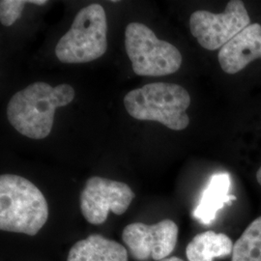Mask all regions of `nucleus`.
<instances>
[{"label": "nucleus", "instance_id": "obj_4", "mask_svg": "<svg viewBox=\"0 0 261 261\" xmlns=\"http://www.w3.org/2000/svg\"><path fill=\"white\" fill-rule=\"evenodd\" d=\"M107 16L100 4L81 10L69 31L58 41L56 57L62 63H88L100 58L108 48Z\"/></svg>", "mask_w": 261, "mask_h": 261}, {"label": "nucleus", "instance_id": "obj_2", "mask_svg": "<svg viewBox=\"0 0 261 261\" xmlns=\"http://www.w3.org/2000/svg\"><path fill=\"white\" fill-rule=\"evenodd\" d=\"M48 219V204L32 182L16 174L0 176V229L35 236Z\"/></svg>", "mask_w": 261, "mask_h": 261}, {"label": "nucleus", "instance_id": "obj_7", "mask_svg": "<svg viewBox=\"0 0 261 261\" xmlns=\"http://www.w3.org/2000/svg\"><path fill=\"white\" fill-rule=\"evenodd\" d=\"M135 193L127 184L108 178L90 177L81 193V211L89 224L99 225L110 212L123 215L129 208Z\"/></svg>", "mask_w": 261, "mask_h": 261}, {"label": "nucleus", "instance_id": "obj_9", "mask_svg": "<svg viewBox=\"0 0 261 261\" xmlns=\"http://www.w3.org/2000/svg\"><path fill=\"white\" fill-rule=\"evenodd\" d=\"M221 68L234 75L255 59H261V25L252 23L224 45L218 55Z\"/></svg>", "mask_w": 261, "mask_h": 261}, {"label": "nucleus", "instance_id": "obj_6", "mask_svg": "<svg viewBox=\"0 0 261 261\" xmlns=\"http://www.w3.org/2000/svg\"><path fill=\"white\" fill-rule=\"evenodd\" d=\"M250 24V16L240 0L229 1L221 14L196 11L190 18L193 36L208 50L221 49Z\"/></svg>", "mask_w": 261, "mask_h": 261}, {"label": "nucleus", "instance_id": "obj_16", "mask_svg": "<svg viewBox=\"0 0 261 261\" xmlns=\"http://www.w3.org/2000/svg\"><path fill=\"white\" fill-rule=\"evenodd\" d=\"M159 261H184L183 259H181V258H179V257H176V256H172V257H168V258H165V259H162V260Z\"/></svg>", "mask_w": 261, "mask_h": 261}, {"label": "nucleus", "instance_id": "obj_14", "mask_svg": "<svg viewBox=\"0 0 261 261\" xmlns=\"http://www.w3.org/2000/svg\"><path fill=\"white\" fill-rule=\"evenodd\" d=\"M24 0H1L0 1V21L4 27L13 25L21 16L25 4Z\"/></svg>", "mask_w": 261, "mask_h": 261}, {"label": "nucleus", "instance_id": "obj_15", "mask_svg": "<svg viewBox=\"0 0 261 261\" xmlns=\"http://www.w3.org/2000/svg\"><path fill=\"white\" fill-rule=\"evenodd\" d=\"M28 3H32V4H36V5H45L46 3H47V1L46 0H33V1H28Z\"/></svg>", "mask_w": 261, "mask_h": 261}, {"label": "nucleus", "instance_id": "obj_17", "mask_svg": "<svg viewBox=\"0 0 261 261\" xmlns=\"http://www.w3.org/2000/svg\"><path fill=\"white\" fill-rule=\"evenodd\" d=\"M256 180H257L258 184L261 186V167L258 168V170H257V172H256Z\"/></svg>", "mask_w": 261, "mask_h": 261}, {"label": "nucleus", "instance_id": "obj_8", "mask_svg": "<svg viewBox=\"0 0 261 261\" xmlns=\"http://www.w3.org/2000/svg\"><path fill=\"white\" fill-rule=\"evenodd\" d=\"M178 231L177 224L168 219L155 224L133 223L123 229L122 240L136 260L159 261L174 251Z\"/></svg>", "mask_w": 261, "mask_h": 261}, {"label": "nucleus", "instance_id": "obj_10", "mask_svg": "<svg viewBox=\"0 0 261 261\" xmlns=\"http://www.w3.org/2000/svg\"><path fill=\"white\" fill-rule=\"evenodd\" d=\"M230 188L231 177L228 173L220 172L214 174L210 178L198 204L193 212L194 218L201 224H211L224 205L236 200V196L229 194Z\"/></svg>", "mask_w": 261, "mask_h": 261}, {"label": "nucleus", "instance_id": "obj_13", "mask_svg": "<svg viewBox=\"0 0 261 261\" xmlns=\"http://www.w3.org/2000/svg\"><path fill=\"white\" fill-rule=\"evenodd\" d=\"M231 261H261V216L252 221L235 242Z\"/></svg>", "mask_w": 261, "mask_h": 261}, {"label": "nucleus", "instance_id": "obj_5", "mask_svg": "<svg viewBox=\"0 0 261 261\" xmlns=\"http://www.w3.org/2000/svg\"><path fill=\"white\" fill-rule=\"evenodd\" d=\"M125 47L136 75H170L176 73L182 64V55L177 47L160 40L148 27L140 22L127 25Z\"/></svg>", "mask_w": 261, "mask_h": 261}, {"label": "nucleus", "instance_id": "obj_1", "mask_svg": "<svg viewBox=\"0 0 261 261\" xmlns=\"http://www.w3.org/2000/svg\"><path fill=\"white\" fill-rule=\"evenodd\" d=\"M74 98L75 90L69 84L53 87L44 82L34 83L11 98L7 118L22 136L43 140L51 132L56 109L69 105Z\"/></svg>", "mask_w": 261, "mask_h": 261}, {"label": "nucleus", "instance_id": "obj_12", "mask_svg": "<svg viewBox=\"0 0 261 261\" xmlns=\"http://www.w3.org/2000/svg\"><path fill=\"white\" fill-rule=\"evenodd\" d=\"M234 244L224 233L208 230L196 235L187 246L186 255L189 261H213L216 257L232 254Z\"/></svg>", "mask_w": 261, "mask_h": 261}, {"label": "nucleus", "instance_id": "obj_3", "mask_svg": "<svg viewBox=\"0 0 261 261\" xmlns=\"http://www.w3.org/2000/svg\"><path fill=\"white\" fill-rule=\"evenodd\" d=\"M191 97L180 85L153 83L130 91L124 98L126 111L137 120L156 121L173 130H185L190 124L187 110Z\"/></svg>", "mask_w": 261, "mask_h": 261}, {"label": "nucleus", "instance_id": "obj_11", "mask_svg": "<svg viewBox=\"0 0 261 261\" xmlns=\"http://www.w3.org/2000/svg\"><path fill=\"white\" fill-rule=\"evenodd\" d=\"M67 261H128V251L120 243L92 234L74 244Z\"/></svg>", "mask_w": 261, "mask_h": 261}]
</instances>
